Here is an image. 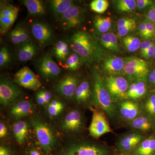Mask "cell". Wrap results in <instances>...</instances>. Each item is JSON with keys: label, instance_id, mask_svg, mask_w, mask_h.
I'll use <instances>...</instances> for the list:
<instances>
[{"label": "cell", "instance_id": "obj_35", "mask_svg": "<svg viewBox=\"0 0 155 155\" xmlns=\"http://www.w3.org/2000/svg\"><path fill=\"white\" fill-rule=\"evenodd\" d=\"M109 6V2L107 0H94L90 4L91 10L98 14L104 13L107 10Z\"/></svg>", "mask_w": 155, "mask_h": 155}, {"label": "cell", "instance_id": "obj_22", "mask_svg": "<svg viewBox=\"0 0 155 155\" xmlns=\"http://www.w3.org/2000/svg\"><path fill=\"white\" fill-rule=\"evenodd\" d=\"M10 39L14 44H24L29 41V35L27 30L22 26L17 25L10 33Z\"/></svg>", "mask_w": 155, "mask_h": 155}, {"label": "cell", "instance_id": "obj_16", "mask_svg": "<svg viewBox=\"0 0 155 155\" xmlns=\"http://www.w3.org/2000/svg\"><path fill=\"white\" fill-rule=\"evenodd\" d=\"M34 107L28 100H21L14 103L10 110L11 116L16 119H19L33 114Z\"/></svg>", "mask_w": 155, "mask_h": 155}, {"label": "cell", "instance_id": "obj_41", "mask_svg": "<svg viewBox=\"0 0 155 155\" xmlns=\"http://www.w3.org/2000/svg\"><path fill=\"white\" fill-rule=\"evenodd\" d=\"M135 24L136 22L134 19L131 18H123L119 19L117 26L118 27H121Z\"/></svg>", "mask_w": 155, "mask_h": 155}, {"label": "cell", "instance_id": "obj_5", "mask_svg": "<svg viewBox=\"0 0 155 155\" xmlns=\"http://www.w3.org/2000/svg\"><path fill=\"white\" fill-rule=\"evenodd\" d=\"M106 87L113 101H120L127 98L128 83L124 78L110 76L107 79Z\"/></svg>", "mask_w": 155, "mask_h": 155}, {"label": "cell", "instance_id": "obj_18", "mask_svg": "<svg viewBox=\"0 0 155 155\" xmlns=\"http://www.w3.org/2000/svg\"><path fill=\"white\" fill-rule=\"evenodd\" d=\"M14 138L19 145H22L27 139L28 134V123L24 121L15 122L12 126Z\"/></svg>", "mask_w": 155, "mask_h": 155}, {"label": "cell", "instance_id": "obj_32", "mask_svg": "<svg viewBox=\"0 0 155 155\" xmlns=\"http://www.w3.org/2000/svg\"><path fill=\"white\" fill-rule=\"evenodd\" d=\"M131 125L133 128L142 132L149 131L152 127L151 122L146 117L136 118L132 120Z\"/></svg>", "mask_w": 155, "mask_h": 155}, {"label": "cell", "instance_id": "obj_36", "mask_svg": "<svg viewBox=\"0 0 155 155\" xmlns=\"http://www.w3.org/2000/svg\"><path fill=\"white\" fill-rule=\"evenodd\" d=\"M79 56L76 53H73L67 58L66 61V67L70 70H77L80 66L81 62Z\"/></svg>", "mask_w": 155, "mask_h": 155}, {"label": "cell", "instance_id": "obj_46", "mask_svg": "<svg viewBox=\"0 0 155 155\" xmlns=\"http://www.w3.org/2000/svg\"><path fill=\"white\" fill-rule=\"evenodd\" d=\"M154 46L155 45H153L150 47L143 54H142V55L147 59H150L153 57L154 52Z\"/></svg>", "mask_w": 155, "mask_h": 155}, {"label": "cell", "instance_id": "obj_49", "mask_svg": "<svg viewBox=\"0 0 155 155\" xmlns=\"http://www.w3.org/2000/svg\"><path fill=\"white\" fill-rule=\"evenodd\" d=\"M0 155H13L11 150L8 147L1 144L0 146Z\"/></svg>", "mask_w": 155, "mask_h": 155}, {"label": "cell", "instance_id": "obj_30", "mask_svg": "<svg viewBox=\"0 0 155 155\" xmlns=\"http://www.w3.org/2000/svg\"><path fill=\"white\" fill-rule=\"evenodd\" d=\"M111 22L110 17L97 16L94 19V26L99 32L105 34L111 28Z\"/></svg>", "mask_w": 155, "mask_h": 155}, {"label": "cell", "instance_id": "obj_51", "mask_svg": "<svg viewBox=\"0 0 155 155\" xmlns=\"http://www.w3.org/2000/svg\"><path fill=\"white\" fill-rule=\"evenodd\" d=\"M26 155H43L39 150L35 147H31L28 150Z\"/></svg>", "mask_w": 155, "mask_h": 155}, {"label": "cell", "instance_id": "obj_37", "mask_svg": "<svg viewBox=\"0 0 155 155\" xmlns=\"http://www.w3.org/2000/svg\"><path fill=\"white\" fill-rule=\"evenodd\" d=\"M144 108L150 116L155 117V94L149 97L145 103Z\"/></svg>", "mask_w": 155, "mask_h": 155}, {"label": "cell", "instance_id": "obj_6", "mask_svg": "<svg viewBox=\"0 0 155 155\" xmlns=\"http://www.w3.org/2000/svg\"><path fill=\"white\" fill-rule=\"evenodd\" d=\"M123 71L130 77L144 78L149 72L147 63L139 58L131 57L126 58Z\"/></svg>", "mask_w": 155, "mask_h": 155}, {"label": "cell", "instance_id": "obj_31", "mask_svg": "<svg viewBox=\"0 0 155 155\" xmlns=\"http://www.w3.org/2000/svg\"><path fill=\"white\" fill-rule=\"evenodd\" d=\"M54 54L59 61H66L69 54V47L67 43L59 41L56 44L54 48Z\"/></svg>", "mask_w": 155, "mask_h": 155}, {"label": "cell", "instance_id": "obj_8", "mask_svg": "<svg viewBox=\"0 0 155 155\" xmlns=\"http://www.w3.org/2000/svg\"><path fill=\"white\" fill-rule=\"evenodd\" d=\"M89 131L91 136L94 138H98L104 134L112 132L105 114L101 111L97 109L93 110L92 118Z\"/></svg>", "mask_w": 155, "mask_h": 155}, {"label": "cell", "instance_id": "obj_17", "mask_svg": "<svg viewBox=\"0 0 155 155\" xmlns=\"http://www.w3.org/2000/svg\"><path fill=\"white\" fill-rule=\"evenodd\" d=\"M142 138L143 136L137 132L128 134L119 140L118 147L122 152H130L135 148Z\"/></svg>", "mask_w": 155, "mask_h": 155}, {"label": "cell", "instance_id": "obj_2", "mask_svg": "<svg viewBox=\"0 0 155 155\" xmlns=\"http://www.w3.org/2000/svg\"><path fill=\"white\" fill-rule=\"evenodd\" d=\"M31 124L40 147L46 153H51L57 141L55 134L52 128L37 117L32 118Z\"/></svg>", "mask_w": 155, "mask_h": 155}, {"label": "cell", "instance_id": "obj_50", "mask_svg": "<svg viewBox=\"0 0 155 155\" xmlns=\"http://www.w3.org/2000/svg\"><path fill=\"white\" fill-rule=\"evenodd\" d=\"M147 26L145 22H142L139 26V31L141 37L145 38L146 33Z\"/></svg>", "mask_w": 155, "mask_h": 155}, {"label": "cell", "instance_id": "obj_39", "mask_svg": "<svg viewBox=\"0 0 155 155\" xmlns=\"http://www.w3.org/2000/svg\"><path fill=\"white\" fill-rule=\"evenodd\" d=\"M146 24L147 31L145 38L150 39L153 37L155 34V26L154 24L147 20L145 21Z\"/></svg>", "mask_w": 155, "mask_h": 155}, {"label": "cell", "instance_id": "obj_26", "mask_svg": "<svg viewBox=\"0 0 155 155\" xmlns=\"http://www.w3.org/2000/svg\"><path fill=\"white\" fill-rule=\"evenodd\" d=\"M23 4L28 10V14L33 16H40L45 13L43 3L39 0H25Z\"/></svg>", "mask_w": 155, "mask_h": 155}, {"label": "cell", "instance_id": "obj_28", "mask_svg": "<svg viewBox=\"0 0 155 155\" xmlns=\"http://www.w3.org/2000/svg\"><path fill=\"white\" fill-rule=\"evenodd\" d=\"M155 153V138L150 137L143 140L136 150V155H152Z\"/></svg>", "mask_w": 155, "mask_h": 155}, {"label": "cell", "instance_id": "obj_19", "mask_svg": "<svg viewBox=\"0 0 155 155\" xmlns=\"http://www.w3.org/2000/svg\"><path fill=\"white\" fill-rule=\"evenodd\" d=\"M120 112L122 117L125 119L133 120L138 115L139 110L136 104L126 100L120 104Z\"/></svg>", "mask_w": 155, "mask_h": 155}, {"label": "cell", "instance_id": "obj_38", "mask_svg": "<svg viewBox=\"0 0 155 155\" xmlns=\"http://www.w3.org/2000/svg\"><path fill=\"white\" fill-rule=\"evenodd\" d=\"M11 61V55L5 47L2 48L0 51V67H5Z\"/></svg>", "mask_w": 155, "mask_h": 155}, {"label": "cell", "instance_id": "obj_29", "mask_svg": "<svg viewBox=\"0 0 155 155\" xmlns=\"http://www.w3.org/2000/svg\"><path fill=\"white\" fill-rule=\"evenodd\" d=\"M65 105L63 102L59 100H52L47 105L46 113L51 118L58 117L62 114L65 109Z\"/></svg>", "mask_w": 155, "mask_h": 155}, {"label": "cell", "instance_id": "obj_34", "mask_svg": "<svg viewBox=\"0 0 155 155\" xmlns=\"http://www.w3.org/2000/svg\"><path fill=\"white\" fill-rule=\"evenodd\" d=\"M136 6L134 0H119L116 2V8L119 12H129L133 11Z\"/></svg>", "mask_w": 155, "mask_h": 155}, {"label": "cell", "instance_id": "obj_53", "mask_svg": "<svg viewBox=\"0 0 155 155\" xmlns=\"http://www.w3.org/2000/svg\"><path fill=\"white\" fill-rule=\"evenodd\" d=\"M153 58H154L155 61V45L154 46V52L153 57Z\"/></svg>", "mask_w": 155, "mask_h": 155}, {"label": "cell", "instance_id": "obj_40", "mask_svg": "<svg viewBox=\"0 0 155 155\" xmlns=\"http://www.w3.org/2000/svg\"><path fill=\"white\" fill-rule=\"evenodd\" d=\"M136 24L127 25L123 27H118V35L121 37L126 36L129 32L134 30Z\"/></svg>", "mask_w": 155, "mask_h": 155}, {"label": "cell", "instance_id": "obj_48", "mask_svg": "<svg viewBox=\"0 0 155 155\" xmlns=\"http://www.w3.org/2000/svg\"><path fill=\"white\" fill-rule=\"evenodd\" d=\"M36 100L37 103L40 106L46 105L45 101L44 99L42 94L41 91H39L36 94Z\"/></svg>", "mask_w": 155, "mask_h": 155}, {"label": "cell", "instance_id": "obj_1", "mask_svg": "<svg viewBox=\"0 0 155 155\" xmlns=\"http://www.w3.org/2000/svg\"><path fill=\"white\" fill-rule=\"evenodd\" d=\"M70 41L73 51L84 61L91 62L99 57L101 53L98 46L86 31H77L72 35Z\"/></svg>", "mask_w": 155, "mask_h": 155}, {"label": "cell", "instance_id": "obj_47", "mask_svg": "<svg viewBox=\"0 0 155 155\" xmlns=\"http://www.w3.org/2000/svg\"><path fill=\"white\" fill-rule=\"evenodd\" d=\"M44 98L46 104L47 105L52 101V95L49 91L47 90H40Z\"/></svg>", "mask_w": 155, "mask_h": 155}, {"label": "cell", "instance_id": "obj_25", "mask_svg": "<svg viewBox=\"0 0 155 155\" xmlns=\"http://www.w3.org/2000/svg\"><path fill=\"white\" fill-rule=\"evenodd\" d=\"M50 4L53 13L57 17L61 16L73 6L72 1L69 0H52Z\"/></svg>", "mask_w": 155, "mask_h": 155}, {"label": "cell", "instance_id": "obj_42", "mask_svg": "<svg viewBox=\"0 0 155 155\" xmlns=\"http://www.w3.org/2000/svg\"><path fill=\"white\" fill-rule=\"evenodd\" d=\"M146 17L147 20L153 23H155V5L152 6L149 9Z\"/></svg>", "mask_w": 155, "mask_h": 155}, {"label": "cell", "instance_id": "obj_33", "mask_svg": "<svg viewBox=\"0 0 155 155\" xmlns=\"http://www.w3.org/2000/svg\"><path fill=\"white\" fill-rule=\"evenodd\" d=\"M122 41L126 48L130 52H135L140 48V40L135 37L126 35L123 38Z\"/></svg>", "mask_w": 155, "mask_h": 155}, {"label": "cell", "instance_id": "obj_10", "mask_svg": "<svg viewBox=\"0 0 155 155\" xmlns=\"http://www.w3.org/2000/svg\"><path fill=\"white\" fill-rule=\"evenodd\" d=\"M15 81L20 86L32 91H37L41 86L38 78L28 67L19 69L15 74Z\"/></svg>", "mask_w": 155, "mask_h": 155}, {"label": "cell", "instance_id": "obj_23", "mask_svg": "<svg viewBox=\"0 0 155 155\" xmlns=\"http://www.w3.org/2000/svg\"><path fill=\"white\" fill-rule=\"evenodd\" d=\"M36 51V47L31 42L22 44L18 50V58L22 62L29 61L35 55Z\"/></svg>", "mask_w": 155, "mask_h": 155}, {"label": "cell", "instance_id": "obj_52", "mask_svg": "<svg viewBox=\"0 0 155 155\" xmlns=\"http://www.w3.org/2000/svg\"><path fill=\"white\" fill-rule=\"evenodd\" d=\"M149 80L152 84L155 85V70L153 71L150 74Z\"/></svg>", "mask_w": 155, "mask_h": 155}, {"label": "cell", "instance_id": "obj_43", "mask_svg": "<svg viewBox=\"0 0 155 155\" xmlns=\"http://www.w3.org/2000/svg\"><path fill=\"white\" fill-rule=\"evenodd\" d=\"M139 10H141L148 6L151 5L153 3L151 0H137L136 1Z\"/></svg>", "mask_w": 155, "mask_h": 155}, {"label": "cell", "instance_id": "obj_44", "mask_svg": "<svg viewBox=\"0 0 155 155\" xmlns=\"http://www.w3.org/2000/svg\"><path fill=\"white\" fill-rule=\"evenodd\" d=\"M154 43L150 41H146L142 42L140 44V53L141 54L147 51L150 47L153 45Z\"/></svg>", "mask_w": 155, "mask_h": 155}, {"label": "cell", "instance_id": "obj_4", "mask_svg": "<svg viewBox=\"0 0 155 155\" xmlns=\"http://www.w3.org/2000/svg\"><path fill=\"white\" fill-rule=\"evenodd\" d=\"M107 149L101 146L87 143L69 144L61 150L60 155H107Z\"/></svg>", "mask_w": 155, "mask_h": 155}, {"label": "cell", "instance_id": "obj_27", "mask_svg": "<svg viewBox=\"0 0 155 155\" xmlns=\"http://www.w3.org/2000/svg\"><path fill=\"white\" fill-rule=\"evenodd\" d=\"M147 88L143 81H139L130 85L127 92V97L137 99L140 98L146 93Z\"/></svg>", "mask_w": 155, "mask_h": 155}, {"label": "cell", "instance_id": "obj_9", "mask_svg": "<svg viewBox=\"0 0 155 155\" xmlns=\"http://www.w3.org/2000/svg\"><path fill=\"white\" fill-rule=\"evenodd\" d=\"M84 127V119L81 112L73 110L66 114L61 123L62 130L67 133H78Z\"/></svg>", "mask_w": 155, "mask_h": 155}, {"label": "cell", "instance_id": "obj_7", "mask_svg": "<svg viewBox=\"0 0 155 155\" xmlns=\"http://www.w3.org/2000/svg\"><path fill=\"white\" fill-rule=\"evenodd\" d=\"M22 95L21 90L11 81L1 78L0 82V103L5 107L13 104Z\"/></svg>", "mask_w": 155, "mask_h": 155}, {"label": "cell", "instance_id": "obj_15", "mask_svg": "<svg viewBox=\"0 0 155 155\" xmlns=\"http://www.w3.org/2000/svg\"><path fill=\"white\" fill-rule=\"evenodd\" d=\"M31 30L35 38L41 45L46 44L52 38V30L45 23L35 22L31 25Z\"/></svg>", "mask_w": 155, "mask_h": 155}, {"label": "cell", "instance_id": "obj_45", "mask_svg": "<svg viewBox=\"0 0 155 155\" xmlns=\"http://www.w3.org/2000/svg\"><path fill=\"white\" fill-rule=\"evenodd\" d=\"M8 130L5 124L2 122L0 123V137L3 138L5 137L8 134Z\"/></svg>", "mask_w": 155, "mask_h": 155}, {"label": "cell", "instance_id": "obj_20", "mask_svg": "<svg viewBox=\"0 0 155 155\" xmlns=\"http://www.w3.org/2000/svg\"><path fill=\"white\" fill-rule=\"evenodd\" d=\"M91 89L88 81L84 80L79 84L75 96V100L78 104H84L88 102L91 96Z\"/></svg>", "mask_w": 155, "mask_h": 155}, {"label": "cell", "instance_id": "obj_13", "mask_svg": "<svg viewBox=\"0 0 155 155\" xmlns=\"http://www.w3.org/2000/svg\"><path fill=\"white\" fill-rule=\"evenodd\" d=\"M19 8L12 5L1 8L0 12V31L2 34L5 33L16 21Z\"/></svg>", "mask_w": 155, "mask_h": 155}, {"label": "cell", "instance_id": "obj_14", "mask_svg": "<svg viewBox=\"0 0 155 155\" xmlns=\"http://www.w3.org/2000/svg\"><path fill=\"white\" fill-rule=\"evenodd\" d=\"M83 19V13L81 9L77 6L73 5L61 15L60 22L63 28L68 30L77 27L80 25Z\"/></svg>", "mask_w": 155, "mask_h": 155}, {"label": "cell", "instance_id": "obj_12", "mask_svg": "<svg viewBox=\"0 0 155 155\" xmlns=\"http://www.w3.org/2000/svg\"><path fill=\"white\" fill-rule=\"evenodd\" d=\"M38 68L40 73L46 80L56 78L61 72L60 67L49 55H45L41 58Z\"/></svg>", "mask_w": 155, "mask_h": 155}, {"label": "cell", "instance_id": "obj_54", "mask_svg": "<svg viewBox=\"0 0 155 155\" xmlns=\"http://www.w3.org/2000/svg\"><path fill=\"white\" fill-rule=\"evenodd\" d=\"M153 155H155V153H154V154Z\"/></svg>", "mask_w": 155, "mask_h": 155}, {"label": "cell", "instance_id": "obj_21", "mask_svg": "<svg viewBox=\"0 0 155 155\" xmlns=\"http://www.w3.org/2000/svg\"><path fill=\"white\" fill-rule=\"evenodd\" d=\"M125 61L122 58H110L106 59L104 62V69L111 74H119L124 70Z\"/></svg>", "mask_w": 155, "mask_h": 155}, {"label": "cell", "instance_id": "obj_11", "mask_svg": "<svg viewBox=\"0 0 155 155\" xmlns=\"http://www.w3.org/2000/svg\"><path fill=\"white\" fill-rule=\"evenodd\" d=\"M79 82V79L77 76L67 75L56 84L55 90L61 96L67 99H71L75 96Z\"/></svg>", "mask_w": 155, "mask_h": 155}, {"label": "cell", "instance_id": "obj_3", "mask_svg": "<svg viewBox=\"0 0 155 155\" xmlns=\"http://www.w3.org/2000/svg\"><path fill=\"white\" fill-rule=\"evenodd\" d=\"M93 95L95 104L106 112L110 118H114L116 109L113 100L102 79L97 75L94 76Z\"/></svg>", "mask_w": 155, "mask_h": 155}, {"label": "cell", "instance_id": "obj_24", "mask_svg": "<svg viewBox=\"0 0 155 155\" xmlns=\"http://www.w3.org/2000/svg\"><path fill=\"white\" fill-rule=\"evenodd\" d=\"M101 41L104 47L111 51L117 52L120 50L118 38L114 33L104 34L101 36Z\"/></svg>", "mask_w": 155, "mask_h": 155}]
</instances>
